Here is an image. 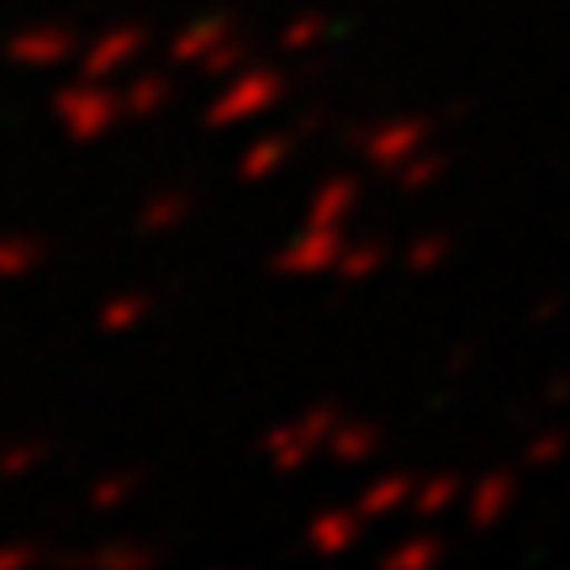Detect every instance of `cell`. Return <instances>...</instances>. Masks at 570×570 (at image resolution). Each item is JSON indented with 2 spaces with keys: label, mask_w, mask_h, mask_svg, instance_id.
<instances>
[{
  "label": "cell",
  "mask_w": 570,
  "mask_h": 570,
  "mask_svg": "<svg viewBox=\"0 0 570 570\" xmlns=\"http://www.w3.org/2000/svg\"><path fill=\"white\" fill-rule=\"evenodd\" d=\"M512 502V481H502V475H497V481H487V487H481V497H475V518H481V523H491V518H502V508H508Z\"/></svg>",
  "instance_id": "obj_1"
},
{
  "label": "cell",
  "mask_w": 570,
  "mask_h": 570,
  "mask_svg": "<svg viewBox=\"0 0 570 570\" xmlns=\"http://www.w3.org/2000/svg\"><path fill=\"white\" fill-rule=\"evenodd\" d=\"M566 449H570V433H539L529 444V465H554Z\"/></svg>",
  "instance_id": "obj_2"
}]
</instances>
